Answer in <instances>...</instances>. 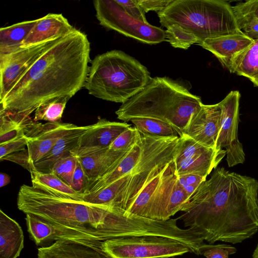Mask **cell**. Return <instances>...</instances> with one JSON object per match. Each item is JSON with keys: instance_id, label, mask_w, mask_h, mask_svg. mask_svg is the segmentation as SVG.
<instances>
[{"instance_id": "cell-1", "label": "cell", "mask_w": 258, "mask_h": 258, "mask_svg": "<svg viewBox=\"0 0 258 258\" xmlns=\"http://www.w3.org/2000/svg\"><path fill=\"white\" fill-rule=\"evenodd\" d=\"M258 181L215 168L184 205L178 220L209 244L241 243L258 231Z\"/></svg>"}, {"instance_id": "cell-2", "label": "cell", "mask_w": 258, "mask_h": 258, "mask_svg": "<svg viewBox=\"0 0 258 258\" xmlns=\"http://www.w3.org/2000/svg\"><path fill=\"white\" fill-rule=\"evenodd\" d=\"M90 54L87 35L75 28L58 38L36 61L0 101L1 108L29 117L47 100L73 97L84 86Z\"/></svg>"}, {"instance_id": "cell-3", "label": "cell", "mask_w": 258, "mask_h": 258, "mask_svg": "<svg viewBox=\"0 0 258 258\" xmlns=\"http://www.w3.org/2000/svg\"><path fill=\"white\" fill-rule=\"evenodd\" d=\"M199 96L168 77L152 78L139 93L115 111L124 122L134 118L158 119L175 128L182 136L191 115L202 105Z\"/></svg>"}, {"instance_id": "cell-4", "label": "cell", "mask_w": 258, "mask_h": 258, "mask_svg": "<svg viewBox=\"0 0 258 258\" xmlns=\"http://www.w3.org/2000/svg\"><path fill=\"white\" fill-rule=\"evenodd\" d=\"M152 78L147 68L137 59L122 51L112 50L91 61L84 87L97 98L123 104Z\"/></svg>"}, {"instance_id": "cell-5", "label": "cell", "mask_w": 258, "mask_h": 258, "mask_svg": "<svg viewBox=\"0 0 258 258\" xmlns=\"http://www.w3.org/2000/svg\"><path fill=\"white\" fill-rule=\"evenodd\" d=\"M157 14L162 26H181L198 38V44L208 38L243 33L232 6L225 1L173 0Z\"/></svg>"}, {"instance_id": "cell-6", "label": "cell", "mask_w": 258, "mask_h": 258, "mask_svg": "<svg viewBox=\"0 0 258 258\" xmlns=\"http://www.w3.org/2000/svg\"><path fill=\"white\" fill-rule=\"evenodd\" d=\"M102 249L106 258H168L191 253L182 242L158 236L107 240L102 242Z\"/></svg>"}, {"instance_id": "cell-7", "label": "cell", "mask_w": 258, "mask_h": 258, "mask_svg": "<svg viewBox=\"0 0 258 258\" xmlns=\"http://www.w3.org/2000/svg\"><path fill=\"white\" fill-rule=\"evenodd\" d=\"M93 5L100 25L107 29L148 44L166 41L165 30L132 16L115 0H95Z\"/></svg>"}, {"instance_id": "cell-8", "label": "cell", "mask_w": 258, "mask_h": 258, "mask_svg": "<svg viewBox=\"0 0 258 258\" xmlns=\"http://www.w3.org/2000/svg\"><path fill=\"white\" fill-rule=\"evenodd\" d=\"M240 97L238 91H232L219 102L221 115L217 147L225 149L229 167L243 163L245 160L243 146L238 137Z\"/></svg>"}, {"instance_id": "cell-9", "label": "cell", "mask_w": 258, "mask_h": 258, "mask_svg": "<svg viewBox=\"0 0 258 258\" xmlns=\"http://www.w3.org/2000/svg\"><path fill=\"white\" fill-rule=\"evenodd\" d=\"M57 39L21 47L10 54L0 55V101Z\"/></svg>"}, {"instance_id": "cell-10", "label": "cell", "mask_w": 258, "mask_h": 258, "mask_svg": "<svg viewBox=\"0 0 258 258\" xmlns=\"http://www.w3.org/2000/svg\"><path fill=\"white\" fill-rule=\"evenodd\" d=\"M221 115L219 103L203 104L199 110L191 115L183 134L206 147L221 149L217 147Z\"/></svg>"}, {"instance_id": "cell-11", "label": "cell", "mask_w": 258, "mask_h": 258, "mask_svg": "<svg viewBox=\"0 0 258 258\" xmlns=\"http://www.w3.org/2000/svg\"><path fill=\"white\" fill-rule=\"evenodd\" d=\"M77 125L60 122L44 124L34 122L26 134L30 161L33 164L44 157L58 141Z\"/></svg>"}, {"instance_id": "cell-12", "label": "cell", "mask_w": 258, "mask_h": 258, "mask_svg": "<svg viewBox=\"0 0 258 258\" xmlns=\"http://www.w3.org/2000/svg\"><path fill=\"white\" fill-rule=\"evenodd\" d=\"M131 126L126 122L99 118L80 137L77 147L71 154L79 157L109 148L115 140Z\"/></svg>"}, {"instance_id": "cell-13", "label": "cell", "mask_w": 258, "mask_h": 258, "mask_svg": "<svg viewBox=\"0 0 258 258\" xmlns=\"http://www.w3.org/2000/svg\"><path fill=\"white\" fill-rule=\"evenodd\" d=\"M74 28L61 14H48L37 19L21 47L58 38L68 34Z\"/></svg>"}, {"instance_id": "cell-14", "label": "cell", "mask_w": 258, "mask_h": 258, "mask_svg": "<svg viewBox=\"0 0 258 258\" xmlns=\"http://www.w3.org/2000/svg\"><path fill=\"white\" fill-rule=\"evenodd\" d=\"M254 42L243 33L208 38L198 45L214 54L228 70L233 58Z\"/></svg>"}, {"instance_id": "cell-15", "label": "cell", "mask_w": 258, "mask_h": 258, "mask_svg": "<svg viewBox=\"0 0 258 258\" xmlns=\"http://www.w3.org/2000/svg\"><path fill=\"white\" fill-rule=\"evenodd\" d=\"M25 220L27 230L37 245L51 240L72 241L85 245L89 240L74 233L56 226L47 221L30 214H26Z\"/></svg>"}, {"instance_id": "cell-16", "label": "cell", "mask_w": 258, "mask_h": 258, "mask_svg": "<svg viewBox=\"0 0 258 258\" xmlns=\"http://www.w3.org/2000/svg\"><path fill=\"white\" fill-rule=\"evenodd\" d=\"M130 150L123 152L116 151L107 148L77 157V159L89 181L91 182L115 168Z\"/></svg>"}, {"instance_id": "cell-17", "label": "cell", "mask_w": 258, "mask_h": 258, "mask_svg": "<svg viewBox=\"0 0 258 258\" xmlns=\"http://www.w3.org/2000/svg\"><path fill=\"white\" fill-rule=\"evenodd\" d=\"M91 125H77L63 136L44 157L34 163L35 170L43 173L52 172L53 165L56 161L71 154V152L77 147L81 136Z\"/></svg>"}, {"instance_id": "cell-18", "label": "cell", "mask_w": 258, "mask_h": 258, "mask_svg": "<svg viewBox=\"0 0 258 258\" xmlns=\"http://www.w3.org/2000/svg\"><path fill=\"white\" fill-rule=\"evenodd\" d=\"M224 149H212L186 158L175 160V173L177 176L193 173L206 177L215 169L226 155Z\"/></svg>"}, {"instance_id": "cell-19", "label": "cell", "mask_w": 258, "mask_h": 258, "mask_svg": "<svg viewBox=\"0 0 258 258\" xmlns=\"http://www.w3.org/2000/svg\"><path fill=\"white\" fill-rule=\"evenodd\" d=\"M24 247L20 225L0 210V258H17Z\"/></svg>"}, {"instance_id": "cell-20", "label": "cell", "mask_w": 258, "mask_h": 258, "mask_svg": "<svg viewBox=\"0 0 258 258\" xmlns=\"http://www.w3.org/2000/svg\"><path fill=\"white\" fill-rule=\"evenodd\" d=\"M38 258H106L93 248L72 241L57 240L38 249Z\"/></svg>"}, {"instance_id": "cell-21", "label": "cell", "mask_w": 258, "mask_h": 258, "mask_svg": "<svg viewBox=\"0 0 258 258\" xmlns=\"http://www.w3.org/2000/svg\"><path fill=\"white\" fill-rule=\"evenodd\" d=\"M36 20L25 21L0 29V55L10 54L21 47Z\"/></svg>"}, {"instance_id": "cell-22", "label": "cell", "mask_w": 258, "mask_h": 258, "mask_svg": "<svg viewBox=\"0 0 258 258\" xmlns=\"http://www.w3.org/2000/svg\"><path fill=\"white\" fill-rule=\"evenodd\" d=\"M229 71L248 78L258 87V39L233 58Z\"/></svg>"}, {"instance_id": "cell-23", "label": "cell", "mask_w": 258, "mask_h": 258, "mask_svg": "<svg viewBox=\"0 0 258 258\" xmlns=\"http://www.w3.org/2000/svg\"><path fill=\"white\" fill-rule=\"evenodd\" d=\"M29 117L0 109V145L26 135L34 123Z\"/></svg>"}, {"instance_id": "cell-24", "label": "cell", "mask_w": 258, "mask_h": 258, "mask_svg": "<svg viewBox=\"0 0 258 258\" xmlns=\"http://www.w3.org/2000/svg\"><path fill=\"white\" fill-rule=\"evenodd\" d=\"M72 97L63 95L47 100L41 103L34 111L33 120L59 122L66 104Z\"/></svg>"}, {"instance_id": "cell-25", "label": "cell", "mask_w": 258, "mask_h": 258, "mask_svg": "<svg viewBox=\"0 0 258 258\" xmlns=\"http://www.w3.org/2000/svg\"><path fill=\"white\" fill-rule=\"evenodd\" d=\"M130 121L142 134L161 137H180L179 133L173 126L158 119L136 117L131 119Z\"/></svg>"}, {"instance_id": "cell-26", "label": "cell", "mask_w": 258, "mask_h": 258, "mask_svg": "<svg viewBox=\"0 0 258 258\" xmlns=\"http://www.w3.org/2000/svg\"><path fill=\"white\" fill-rule=\"evenodd\" d=\"M30 174L32 182L41 184L75 200L83 201V195L76 192L71 186L66 183L52 171L43 173L34 170Z\"/></svg>"}, {"instance_id": "cell-27", "label": "cell", "mask_w": 258, "mask_h": 258, "mask_svg": "<svg viewBox=\"0 0 258 258\" xmlns=\"http://www.w3.org/2000/svg\"><path fill=\"white\" fill-rule=\"evenodd\" d=\"M166 28V41L173 47L187 49L191 45L199 43V39L193 33L178 25H171Z\"/></svg>"}, {"instance_id": "cell-28", "label": "cell", "mask_w": 258, "mask_h": 258, "mask_svg": "<svg viewBox=\"0 0 258 258\" xmlns=\"http://www.w3.org/2000/svg\"><path fill=\"white\" fill-rule=\"evenodd\" d=\"M77 162V157L70 154L56 161L53 165L52 171L66 183L71 186Z\"/></svg>"}, {"instance_id": "cell-29", "label": "cell", "mask_w": 258, "mask_h": 258, "mask_svg": "<svg viewBox=\"0 0 258 258\" xmlns=\"http://www.w3.org/2000/svg\"><path fill=\"white\" fill-rule=\"evenodd\" d=\"M237 23L258 22V0L240 2L232 6Z\"/></svg>"}, {"instance_id": "cell-30", "label": "cell", "mask_w": 258, "mask_h": 258, "mask_svg": "<svg viewBox=\"0 0 258 258\" xmlns=\"http://www.w3.org/2000/svg\"><path fill=\"white\" fill-rule=\"evenodd\" d=\"M140 133L134 127L122 132L112 143L109 149L116 151H126L132 149L138 141Z\"/></svg>"}, {"instance_id": "cell-31", "label": "cell", "mask_w": 258, "mask_h": 258, "mask_svg": "<svg viewBox=\"0 0 258 258\" xmlns=\"http://www.w3.org/2000/svg\"><path fill=\"white\" fill-rule=\"evenodd\" d=\"M206 177L189 173L177 176L178 184L190 198L199 186L206 180Z\"/></svg>"}, {"instance_id": "cell-32", "label": "cell", "mask_w": 258, "mask_h": 258, "mask_svg": "<svg viewBox=\"0 0 258 258\" xmlns=\"http://www.w3.org/2000/svg\"><path fill=\"white\" fill-rule=\"evenodd\" d=\"M237 249L225 244H209L203 255L206 258H228L229 255L236 252Z\"/></svg>"}, {"instance_id": "cell-33", "label": "cell", "mask_w": 258, "mask_h": 258, "mask_svg": "<svg viewBox=\"0 0 258 258\" xmlns=\"http://www.w3.org/2000/svg\"><path fill=\"white\" fill-rule=\"evenodd\" d=\"M26 135L0 145V159L11 153L26 149L27 145Z\"/></svg>"}, {"instance_id": "cell-34", "label": "cell", "mask_w": 258, "mask_h": 258, "mask_svg": "<svg viewBox=\"0 0 258 258\" xmlns=\"http://www.w3.org/2000/svg\"><path fill=\"white\" fill-rule=\"evenodd\" d=\"M89 182L83 167L78 160L71 185V187L77 193L84 195Z\"/></svg>"}, {"instance_id": "cell-35", "label": "cell", "mask_w": 258, "mask_h": 258, "mask_svg": "<svg viewBox=\"0 0 258 258\" xmlns=\"http://www.w3.org/2000/svg\"><path fill=\"white\" fill-rule=\"evenodd\" d=\"M0 160L1 161L8 160L15 162L27 169L30 173L35 170L34 164L30 161L27 149L7 155Z\"/></svg>"}, {"instance_id": "cell-36", "label": "cell", "mask_w": 258, "mask_h": 258, "mask_svg": "<svg viewBox=\"0 0 258 258\" xmlns=\"http://www.w3.org/2000/svg\"><path fill=\"white\" fill-rule=\"evenodd\" d=\"M115 1L132 16L145 23H148L145 16V12L137 3L136 0H115Z\"/></svg>"}, {"instance_id": "cell-37", "label": "cell", "mask_w": 258, "mask_h": 258, "mask_svg": "<svg viewBox=\"0 0 258 258\" xmlns=\"http://www.w3.org/2000/svg\"><path fill=\"white\" fill-rule=\"evenodd\" d=\"M173 0H136L145 13L154 11L157 13L165 10Z\"/></svg>"}, {"instance_id": "cell-38", "label": "cell", "mask_w": 258, "mask_h": 258, "mask_svg": "<svg viewBox=\"0 0 258 258\" xmlns=\"http://www.w3.org/2000/svg\"><path fill=\"white\" fill-rule=\"evenodd\" d=\"M240 31L253 40L258 39V22L249 21L238 24Z\"/></svg>"}, {"instance_id": "cell-39", "label": "cell", "mask_w": 258, "mask_h": 258, "mask_svg": "<svg viewBox=\"0 0 258 258\" xmlns=\"http://www.w3.org/2000/svg\"><path fill=\"white\" fill-rule=\"evenodd\" d=\"M10 182V176L5 173L1 172L0 173V187H2L7 184Z\"/></svg>"}, {"instance_id": "cell-40", "label": "cell", "mask_w": 258, "mask_h": 258, "mask_svg": "<svg viewBox=\"0 0 258 258\" xmlns=\"http://www.w3.org/2000/svg\"><path fill=\"white\" fill-rule=\"evenodd\" d=\"M252 258H258V243L253 250Z\"/></svg>"}]
</instances>
